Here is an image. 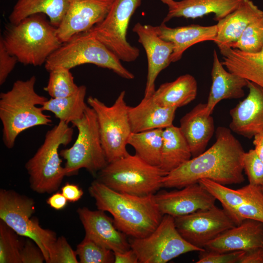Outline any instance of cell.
<instances>
[{
    "label": "cell",
    "instance_id": "obj_1",
    "mask_svg": "<svg viewBox=\"0 0 263 263\" xmlns=\"http://www.w3.org/2000/svg\"><path fill=\"white\" fill-rule=\"evenodd\" d=\"M244 150L230 129L219 127L216 141L208 150L185 162L163 178L162 188H181L207 179L224 185L244 181Z\"/></svg>",
    "mask_w": 263,
    "mask_h": 263
},
{
    "label": "cell",
    "instance_id": "obj_2",
    "mask_svg": "<svg viewBox=\"0 0 263 263\" xmlns=\"http://www.w3.org/2000/svg\"><path fill=\"white\" fill-rule=\"evenodd\" d=\"M99 210L109 212L120 231L133 238H142L152 233L163 215L155 194L139 196L116 191L96 180L89 188Z\"/></svg>",
    "mask_w": 263,
    "mask_h": 263
},
{
    "label": "cell",
    "instance_id": "obj_3",
    "mask_svg": "<svg viewBox=\"0 0 263 263\" xmlns=\"http://www.w3.org/2000/svg\"><path fill=\"white\" fill-rule=\"evenodd\" d=\"M36 77L17 80L11 89L0 94V119L2 140L8 149L13 148L19 135L34 127L48 125L51 117L40 107L48 99L35 91Z\"/></svg>",
    "mask_w": 263,
    "mask_h": 263
},
{
    "label": "cell",
    "instance_id": "obj_4",
    "mask_svg": "<svg viewBox=\"0 0 263 263\" xmlns=\"http://www.w3.org/2000/svg\"><path fill=\"white\" fill-rule=\"evenodd\" d=\"M43 14H35L19 22L9 23L1 40L18 62L35 66L45 64L49 56L62 42L57 29Z\"/></svg>",
    "mask_w": 263,
    "mask_h": 263
},
{
    "label": "cell",
    "instance_id": "obj_5",
    "mask_svg": "<svg viewBox=\"0 0 263 263\" xmlns=\"http://www.w3.org/2000/svg\"><path fill=\"white\" fill-rule=\"evenodd\" d=\"M73 133V128L61 121L46 132L42 144L25 166L33 190L51 193L58 189L66 176L59 148L70 143Z\"/></svg>",
    "mask_w": 263,
    "mask_h": 263
},
{
    "label": "cell",
    "instance_id": "obj_6",
    "mask_svg": "<svg viewBox=\"0 0 263 263\" xmlns=\"http://www.w3.org/2000/svg\"><path fill=\"white\" fill-rule=\"evenodd\" d=\"M85 64L109 69L126 79L134 78L118 57L88 31L76 34L62 43L49 56L44 67L50 72L58 68L70 70Z\"/></svg>",
    "mask_w": 263,
    "mask_h": 263
},
{
    "label": "cell",
    "instance_id": "obj_7",
    "mask_svg": "<svg viewBox=\"0 0 263 263\" xmlns=\"http://www.w3.org/2000/svg\"><path fill=\"white\" fill-rule=\"evenodd\" d=\"M167 174L159 167L147 163L135 154L108 163L97 180L119 192L139 196L155 193L162 188Z\"/></svg>",
    "mask_w": 263,
    "mask_h": 263
},
{
    "label": "cell",
    "instance_id": "obj_8",
    "mask_svg": "<svg viewBox=\"0 0 263 263\" xmlns=\"http://www.w3.org/2000/svg\"><path fill=\"white\" fill-rule=\"evenodd\" d=\"M72 123L77 129V138L70 148L59 152L66 160V176L75 175L81 169H85L92 174L98 173L108 162L102 145L94 111L88 106L83 116Z\"/></svg>",
    "mask_w": 263,
    "mask_h": 263
},
{
    "label": "cell",
    "instance_id": "obj_9",
    "mask_svg": "<svg viewBox=\"0 0 263 263\" xmlns=\"http://www.w3.org/2000/svg\"><path fill=\"white\" fill-rule=\"evenodd\" d=\"M125 94V91L121 92L111 106L95 97L89 96L87 98L88 104L96 115L102 145L108 163L129 154L126 147L132 131Z\"/></svg>",
    "mask_w": 263,
    "mask_h": 263
},
{
    "label": "cell",
    "instance_id": "obj_10",
    "mask_svg": "<svg viewBox=\"0 0 263 263\" xmlns=\"http://www.w3.org/2000/svg\"><path fill=\"white\" fill-rule=\"evenodd\" d=\"M34 200L13 190H0V220L20 236L33 240L42 251L48 263L56 233L44 229L37 218H31L35 211Z\"/></svg>",
    "mask_w": 263,
    "mask_h": 263
},
{
    "label": "cell",
    "instance_id": "obj_11",
    "mask_svg": "<svg viewBox=\"0 0 263 263\" xmlns=\"http://www.w3.org/2000/svg\"><path fill=\"white\" fill-rule=\"evenodd\" d=\"M129 242L139 263H166L181 255L205 250L186 241L176 227L174 218L169 215H163L150 234L142 238H131Z\"/></svg>",
    "mask_w": 263,
    "mask_h": 263
},
{
    "label": "cell",
    "instance_id": "obj_12",
    "mask_svg": "<svg viewBox=\"0 0 263 263\" xmlns=\"http://www.w3.org/2000/svg\"><path fill=\"white\" fill-rule=\"evenodd\" d=\"M142 0H114L106 18L90 30V34L103 43L121 60L135 61L140 50L127 39L129 22Z\"/></svg>",
    "mask_w": 263,
    "mask_h": 263
},
{
    "label": "cell",
    "instance_id": "obj_13",
    "mask_svg": "<svg viewBox=\"0 0 263 263\" xmlns=\"http://www.w3.org/2000/svg\"><path fill=\"white\" fill-rule=\"evenodd\" d=\"M176 227L182 237L201 249L225 231L237 225L223 208L215 205L174 218Z\"/></svg>",
    "mask_w": 263,
    "mask_h": 263
},
{
    "label": "cell",
    "instance_id": "obj_14",
    "mask_svg": "<svg viewBox=\"0 0 263 263\" xmlns=\"http://www.w3.org/2000/svg\"><path fill=\"white\" fill-rule=\"evenodd\" d=\"M114 0H71L57 34L63 43L74 36L90 30L101 22Z\"/></svg>",
    "mask_w": 263,
    "mask_h": 263
},
{
    "label": "cell",
    "instance_id": "obj_15",
    "mask_svg": "<svg viewBox=\"0 0 263 263\" xmlns=\"http://www.w3.org/2000/svg\"><path fill=\"white\" fill-rule=\"evenodd\" d=\"M132 31L138 36V41L144 48L148 60V73L144 96H151L155 91V81L160 73L171 62L173 51L172 43L161 38L155 26L136 23Z\"/></svg>",
    "mask_w": 263,
    "mask_h": 263
},
{
    "label": "cell",
    "instance_id": "obj_16",
    "mask_svg": "<svg viewBox=\"0 0 263 263\" xmlns=\"http://www.w3.org/2000/svg\"><path fill=\"white\" fill-rule=\"evenodd\" d=\"M155 198L161 213L174 218L210 208L216 200L199 183L160 192L155 194Z\"/></svg>",
    "mask_w": 263,
    "mask_h": 263
},
{
    "label": "cell",
    "instance_id": "obj_17",
    "mask_svg": "<svg viewBox=\"0 0 263 263\" xmlns=\"http://www.w3.org/2000/svg\"><path fill=\"white\" fill-rule=\"evenodd\" d=\"M247 96L230 110L229 128L233 132L251 138L263 134V88L248 81Z\"/></svg>",
    "mask_w": 263,
    "mask_h": 263
},
{
    "label": "cell",
    "instance_id": "obj_18",
    "mask_svg": "<svg viewBox=\"0 0 263 263\" xmlns=\"http://www.w3.org/2000/svg\"><path fill=\"white\" fill-rule=\"evenodd\" d=\"M101 210L86 207L78 208L77 213L85 231V236L113 252L131 248L127 235L118 230L113 219Z\"/></svg>",
    "mask_w": 263,
    "mask_h": 263
},
{
    "label": "cell",
    "instance_id": "obj_19",
    "mask_svg": "<svg viewBox=\"0 0 263 263\" xmlns=\"http://www.w3.org/2000/svg\"><path fill=\"white\" fill-rule=\"evenodd\" d=\"M263 243V223L246 219L209 242L204 249L219 252L246 251L262 247Z\"/></svg>",
    "mask_w": 263,
    "mask_h": 263
},
{
    "label": "cell",
    "instance_id": "obj_20",
    "mask_svg": "<svg viewBox=\"0 0 263 263\" xmlns=\"http://www.w3.org/2000/svg\"><path fill=\"white\" fill-rule=\"evenodd\" d=\"M211 75L212 84L204 109L208 115L212 114L216 105L221 100L243 97L244 95V88L247 87L248 82L244 78L226 71L215 50L213 54Z\"/></svg>",
    "mask_w": 263,
    "mask_h": 263
},
{
    "label": "cell",
    "instance_id": "obj_21",
    "mask_svg": "<svg viewBox=\"0 0 263 263\" xmlns=\"http://www.w3.org/2000/svg\"><path fill=\"white\" fill-rule=\"evenodd\" d=\"M155 28L161 38L173 44L171 62L179 61L184 52L196 43L206 41L214 42L217 33L216 24L211 26L191 24L172 28L162 22Z\"/></svg>",
    "mask_w": 263,
    "mask_h": 263
},
{
    "label": "cell",
    "instance_id": "obj_22",
    "mask_svg": "<svg viewBox=\"0 0 263 263\" xmlns=\"http://www.w3.org/2000/svg\"><path fill=\"white\" fill-rule=\"evenodd\" d=\"M263 17V11L252 0H243L236 9L218 21L214 42L219 49L228 47L239 39L249 24Z\"/></svg>",
    "mask_w": 263,
    "mask_h": 263
},
{
    "label": "cell",
    "instance_id": "obj_23",
    "mask_svg": "<svg viewBox=\"0 0 263 263\" xmlns=\"http://www.w3.org/2000/svg\"><path fill=\"white\" fill-rule=\"evenodd\" d=\"M206 103H199L181 119L179 128L195 157L206 150L214 132L213 117L204 111Z\"/></svg>",
    "mask_w": 263,
    "mask_h": 263
},
{
    "label": "cell",
    "instance_id": "obj_24",
    "mask_svg": "<svg viewBox=\"0 0 263 263\" xmlns=\"http://www.w3.org/2000/svg\"><path fill=\"white\" fill-rule=\"evenodd\" d=\"M177 108L157 103L152 96L142 99L135 107H129L132 132L152 129H164L172 124Z\"/></svg>",
    "mask_w": 263,
    "mask_h": 263
},
{
    "label": "cell",
    "instance_id": "obj_25",
    "mask_svg": "<svg viewBox=\"0 0 263 263\" xmlns=\"http://www.w3.org/2000/svg\"><path fill=\"white\" fill-rule=\"evenodd\" d=\"M243 0H181L169 8L164 19L166 23L175 18L196 19L214 14V19L219 21L236 9Z\"/></svg>",
    "mask_w": 263,
    "mask_h": 263
},
{
    "label": "cell",
    "instance_id": "obj_26",
    "mask_svg": "<svg viewBox=\"0 0 263 263\" xmlns=\"http://www.w3.org/2000/svg\"><path fill=\"white\" fill-rule=\"evenodd\" d=\"M221 62L227 70L263 88V47L257 53H248L225 47L220 49Z\"/></svg>",
    "mask_w": 263,
    "mask_h": 263
},
{
    "label": "cell",
    "instance_id": "obj_27",
    "mask_svg": "<svg viewBox=\"0 0 263 263\" xmlns=\"http://www.w3.org/2000/svg\"><path fill=\"white\" fill-rule=\"evenodd\" d=\"M71 0H18L8 19L10 23H17L35 14L47 16L50 23L57 28L68 9Z\"/></svg>",
    "mask_w": 263,
    "mask_h": 263
},
{
    "label": "cell",
    "instance_id": "obj_28",
    "mask_svg": "<svg viewBox=\"0 0 263 263\" xmlns=\"http://www.w3.org/2000/svg\"><path fill=\"white\" fill-rule=\"evenodd\" d=\"M197 90V83L194 77L185 74L173 81L162 84L151 96L161 105L177 109L194 100Z\"/></svg>",
    "mask_w": 263,
    "mask_h": 263
},
{
    "label": "cell",
    "instance_id": "obj_29",
    "mask_svg": "<svg viewBox=\"0 0 263 263\" xmlns=\"http://www.w3.org/2000/svg\"><path fill=\"white\" fill-rule=\"evenodd\" d=\"M162 135L159 167L168 174L191 159L192 154L179 127L169 126L163 129Z\"/></svg>",
    "mask_w": 263,
    "mask_h": 263
},
{
    "label": "cell",
    "instance_id": "obj_30",
    "mask_svg": "<svg viewBox=\"0 0 263 263\" xmlns=\"http://www.w3.org/2000/svg\"><path fill=\"white\" fill-rule=\"evenodd\" d=\"M86 91V87L81 85L75 94L65 97L51 98L41 108L52 113L59 121L72 123L80 119L88 106L85 101Z\"/></svg>",
    "mask_w": 263,
    "mask_h": 263
},
{
    "label": "cell",
    "instance_id": "obj_31",
    "mask_svg": "<svg viewBox=\"0 0 263 263\" xmlns=\"http://www.w3.org/2000/svg\"><path fill=\"white\" fill-rule=\"evenodd\" d=\"M162 129L139 132H132L128 144L132 146L135 154L150 165L159 167L163 143Z\"/></svg>",
    "mask_w": 263,
    "mask_h": 263
},
{
    "label": "cell",
    "instance_id": "obj_32",
    "mask_svg": "<svg viewBox=\"0 0 263 263\" xmlns=\"http://www.w3.org/2000/svg\"><path fill=\"white\" fill-rule=\"evenodd\" d=\"M245 194L244 202L235 210L232 219L236 225L246 219L263 223V190L262 187L248 184L243 187Z\"/></svg>",
    "mask_w": 263,
    "mask_h": 263
},
{
    "label": "cell",
    "instance_id": "obj_33",
    "mask_svg": "<svg viewBox=\"0 0 263 263\" xmlns=\"http://www.w3.org/2000/svg\"><path fill=\"white\" fill-rule=\"evenodd\" d=\"M215 199L221 204L223 209L232 219L235 209L245 200V194L244 188L234 189L227 188L225 185L207 179L199 181Z\"/></svg>",
    "mask_w": 263,
    "mask_h": 263
},
{
    "label": "cell",
    "instance_id": "obj_34",
    "mask_svg": "<svg viewBox=\"0 0 263 263\" xmlns=\"http://www.w3.org/2000/svg\"><path fill=\"white\" fill-rule=\"evenodd\" d=\"M49 72L48 83L44 91L52 98H62L75 94L78 90L74 82L70 70L65 68H58Z\"/></svg>",
    "mask_w": 263,
    "mask_h": 263
},
{
    "label": "cell",
    "instance_id": "obj_35",
    "mask_svg": "<svg viewBox=\"0 0 263 263\" xmlns=\"http://www.w3.org/2000/svg\"><path fill=\"white\" fill-rule=\"evenodd\" d=\"M19 236L0 220V263H21L20 253L24 242Z\"/></svg>",
    "mask_w": 263,
    "mask_h": 263
},
{
    "label": "cell",
    "instance_id": "obj_36",
    "mask_svg": "<svg viewBox=\"0 0 263 263\" xmlns=\"http://www.w3.org/2000/svg\"><path fill=\"white\" fill-rule=\"evenodd\" d=\"M228 47L248 53L259 52L263 47V17L249 24L239 39Z\"/></svg>",
    "mask_w": 263,
    "mask_h": 263
},
{
    "label": "cell",
    "instance_id": "obj_37",
    "mask_svg": "<svg viewBox=\"0 0 263 263\" xmlns=\"http://www.w3.org/2000/svg\"><path fill=\"white\" fill-rule=\"evenodd\" d=\"M80 263H113V252L85 236L75 250Z\"/></svg>",
    "mask_w": 263,
    "mask_h": 263
},
{
    "label": "cell",
    "instance_id": "obj_38",
    "mask_svg": "<svg viewBox=\"0 0 263 263\" xmlns=\"http://www.w3.org/2000/svg\"><path fill=\"white\" fill-rule=\"evenodd\" d=\"M243 168L249 184L263 187V161L258 157L254 149L244 152Z\"/></svg>",
    "mask_w": 263,
    "mask_h": 263
},
{
    "label": "cell",
    "instance_id": "obj_39",
    "mask_svg": "<svg viewBox=\"0 0 263 263\" xmlns=\"http://www.w3.org/2000/svg\"><path fill=\"white\" fill-rule=\"evenodd\" d=\"M76 256L66 238L61 236L57 238L51 247L48 263H78Z\"/></svg>",
    "mask_w": 263,
    "mask_h": 263
},
{
    "label": "cell",
    "instance_id": "obj_40",
    "mask_svg": "<svg viewBox=\"0 0 263 263\" xmlns=\"http://www.w3.org/2000/svg\"><path fill=\"white\" fill-rule=\"evenodd\" d=\"M244 251L219 252L205 250L200 251L197 263H238Z\"/></svg>",
    "mask_w": 263,
    "mask_h": 263
},
{
    "label": "cell",
    "instance_id": "obj_41",
    "mask_svg": "<svg viewBox=\"0 0 263 263\" xmlns=\"http://www.w3.org/2000/svg\"><path fill=\"white\" fill-rule=\"evenodd\" d=\"M21 263H42L44 255L37 244L30 238L24 242L20 253Z\"/></svg>",
    "mask_w": 263,
    "mask_h": 263
},
{
    "label": "cell",
    "instance_id": "obj_42",
    "mask_svg": "<svg viewBox=\"0 0 263 263\" xmlns=\"http://www.w3.org/2000/svg\"><path fill=\"white\" fill-rule=\"evenodd\" d=\"M18 62L17 57L11 54L0 40V85L6 80L11 72Z\"/></svg>",
    "mask_w": 263,
    "mask_h": 263
},
{
    "label": "cell",
    "instance_id": "obj_43",
    "mask_svg": "<svg viewBox=\"0 0 263 263\" xmlns=\"http://www.w3.org/2000/svg\"><path fill=\"white\" fill-rule=\"evenodd\" d=\"M61 193L69 202H75L83 196V191L77 185L67 183L61 188Z\"/></svg>",
    "mask_w": 263,
    "mask_h": 263
},
{
    "label": "cell",
    "instance_id": "obj_44",
    "mask_svg": "<svg viewBox=\"0 0 263 263\" xmlns=\"http://www.w3.org/2000/svg\"><path fill=\"white\" fill-rule=\"evenodd\" d=\"M238 263H263V247L244 251Z\"/></svg>",
    "mask_w": 263,
    "mask_h": 263
},
{
    "label": "cell",
    "instance_id": "obj_45",
    "mask_svg": "<svg viewBox=\"0 0 263 263\" xmlns=\"http://www.w3.org/2000/svg\"><path fill=\"white\" fill-rule=\"evenodd\" d=\"M114 263H138L136 253L132 248L123 252H113Z\"/></svg>",
    "mask_w": 263,
    "mask_h": 263
},
{
    "label": "cell",
    "instance_id": "obj_46",
    "mask_svg": "<svg viewBox=\"0 0 263 263\" xmlns=\"http://www.w3.org/2000/svg\"><path fill=\"white\" fill-rule=\"evenodd\" d=\"M67 200L61 192H56L49 197L47 203L53 208L59 210L63 209L67 203Z\"/></svg>",
    "mask_w": 263,
    "mask_h": 263
},
{
    "label": "cell",
    "instance_id": "obj_47",
    "mask_svg": "<svg viewBox=\"0 0 263 263\" xmlns=\"http://www.w3.org/2000/svg\"><path fill=\"white\" fill-rule=\"evenodd\" d=\"M253 144L254 150L260 158L263 161V134H259L255 135L254 137Z\"/></svg>",
    "mask_w": 263,
    "mask_h": 263
},
{
    "label": "cell",
    "instance_id": "obj_48",
    "mask_svg": "<svg viewBox=\"0 0 263 263\" xmlns=\"http://www.w3.org/2000/svg\"><path fill=\"white\" fill-rule=\"evenodd\" d=\"M161 1H162L163 3L166 4L169 8H170L172 7H173L176 1L174 0H160Z\"/></svg>",
    "mask_w": 263,
    "mask_h": 263
},
{
    "label": "cell",
    "instance_id": "obj_49",
    "mask_svg": "<svg viewBox=\"0 0 263 263\" xmlns=\"http://www.w3.org/2000/svg\"><path fill=\"white\" fill-rule=\"evenodd\" d=\"M262 247H263V243Z\"/></svg>",
    "mask_w": 263,
    "mask_h": 263
},
{
    "label": "cell",
    "instance_id": "obj_50",
    "mask_svg": "<svg viewBox=\"0 0 263 263\" xmlns=\"http://www.w3.org/2000/svg\"><path fill=\"white\" fill-rule=\"evenodd\" d=\"M262 189H263V187H262Z\"/></svg>",
    "mask_w": 263,
    "mask_h": 263
}]
</instances>
